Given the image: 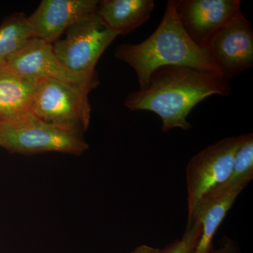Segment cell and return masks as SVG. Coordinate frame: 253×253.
<instances>
[{
	"label": "cell",
	"mask_w": 253,
	"mask_h": 253,
	"mask_svg": "<svg viewBox=\"0 0 253 253\" xmlns=\"http://www.w3.org/2000/svg\"><path fill=\"white\" fill-rule=\"evenodd\" d=\"M97 0H43L28 21L37 39L51 44L70 26L94 14Z\"/></svg>",
	"instance_id": "30bf717a"
},
{
	"label": "cell",
	"mask_w": 253,
	"mask_h": 253,
	"mask_svg": "<svg viewBox=\"0 0 253 253\" xmlns=\"http://www.w3.org/2000/svg\"><path fill=\"white\" fill-rule=\"evenodd\" d=\"M38 82L0 69V121H14L31 113Z\"/></svg>",
	"instance_id": "4fadbf2b"
},
{
	"label": "cell",
	"mask_w": 253,
	"mask_h": 253,
	"mask_svg": "<svg viewBox=\"0 0 253 253\" xmlns=\"http://www.w3.org/2000/svg\"><path fill=\"white\" fill-rule=\"evenodd\" d=\"M0 69L6 70L36 82L44 78H54L87 86L91 89L96 88L99 83L97 75L83 76L73 73L65 67L55 56L51 44L37 38L10 58Z\"/></svg>",
	"instance_id": "ba28073f"
},
{
	"label": "cell",
	"mask_w": 253,
	"mask_h": 253,
	"mask_svg": "<svg viewBox=\"0 0 253 253\" xmlns=\"http://www.w3.org/2000/svg\"><path fill=\"white\" fill-rule=\"evenodd\" d=\"M63 34L64 38L51 44L53 52L68 70L86 76L97 75L95 67L100 57L118 37L105 27L96 13L82 18Z\"/></svg>",
	"instance_id": "8992f818"
},
{
	"label": "cell",
	"mask_w": 253,
	"mask_h": 253,
	"mask_svg": "<svg viewBox=\"0 0 253 253\" xmlns=\"http://www.w3.org/2000/svg\"><path fill=\"white\" fill-rule=\"evenodd\" d=\"M207 49L229 81L252 67L253 31L241 11L214 35Z\"/></svg>",
	"instance_id": "52a82bcc"
},
{
	"label": "cell",
	"mask_w": 253,
	"mask_h": 253,
	"mask_svg": "<svg viewBox=\"0 0 253 253\" xmlns=\"http://www.w3.org/2000/svg\"><path fill=\"white\" fill-rule=\"evenodd\" d=\"M244 189L239 187L228 192L208 194L203 198L195 218L201 224V233L194 253H211L213 238L218 228Z\"/></svg>",
	"instance_id": "7c38bea8"
},
{
	"label": "cell",
	"mask_w": 253,
	"mask_h": 253,
	"mask_svg": "<svg viewBox=\"0 0 253 253\" xmlns=\"http://www.w3.org/2000/svg\"><path fill=\"white\" fill-rule=\"evenodd\" d=\"M229 81L220 73L188 66L158 68L143 89L129 93L125 106L130 111L156 113L162 121L161 131L174 128L189 130L187 117L194 107L213 95L229 96Z\"/></svg>",
	"instance_id": "6da1fadb"
},
{
	"label": "cell",
	"mask_w": 253,
	"mask_h": 253,
	"mask_svg": "<svg viewBox=\"0 0 253 253\" xmlns=\"http://www.w3.org/2000/svg\"><path fill=\"white\" fill-rule=\"evenodd\" d=\"M161 249L154 248L148 245H141L129 253H159Z\"/></svg>",
	"instance_id": "ac0fdd59"
},
{
	"label": "cell",
	"mask_w": 253,
	"mask_h": 253,
	"mask_svg": "<svg viewBox=\"0 0 253 253\" xmlns=\"http://www.w3.org/2000/svg\"><path fill=\"white\" fill-rule=\"evenodd\" d=\"M155 4L154 0H103L99 1L96 14L107 29L124 36L149 19Z\"/></svg>",
	"instance_id": "8fae6325"
},
{
	"label": "cell",
	"mask_w": 253,
	"mask_h": 253,
	"mask_svg": "<svg viewBox=\"0 0 253 253\" xmlns=\"http://www.w3.org/2000/svg\"><path fill=\"white\" fill-rule=\"evenodd\" d=\"M0 147L11 154L81 156L89 145L82 134L44 122L29 113L14 121H0Z\"/></svg>",
	"instance_id": "3957f363"
},
{
	"label": "cell",
	"mask_w": 253,
	"mask_h": 253,
	"mask_svg": "<svg viewBox=\"0 0 253 253\" xmlns=\"http://www.w3.org/2000/svg\"><path fill=\"white\" fill-rule=\"evenodd\" d=\"M201 233V224L196 219L191 224H187L181 239L168 245L164 249L161 250L159 253H194Z\"/></svg>",
	"instance_id": "2e32d148"
},
{
	"label": "cell",
	"mask_w": 253,
	"mask_h": 253,
	"mask_svg": "<svg viewBox=\"0 0 253 253\" xmlns=\"http://www.w3.org/2000/svg\"><path fill=\"white\" fill-rule=\"evenodd\" d=\"M211 253H239V249L234 241L226 239L219 249H212Z\"/></svg>",
	"instance_id": "e0dca14e"
},
{
	"label": "cell",
	"mask_w": 253,
	"mask_h": 253,
	"mask_svg": "<svg viewBox=\"0 0 253 253\" xmlns=\"http://www.w3.org/2000/svg\"><path fill=\"white\" fill-rule=\"evenodd\" d=\"M246 134L224 138L191 158L186 166L187 224L194 222L201 200L230 175L234 156Z\"/></svg>",
	"instance_id": "5b68a950"
},
{
	"label": "cell",
	"mask_w": 253,
	"mask_h": 253,
	"mask_svg": "<svg viewBox=\"0 0 253 253\" xmlns=\"http://www.w3.org/2000/svg\"><path fill=\"white\" fill-rule=\"evenodd\" d=\"M253 177V134L249 133L236 151L230 175L223 184L208 194H219L236 188H246Z\"/></svg>",
	"instance_id": "9a60e30c"
},
{
	"label": "cell",
	"mask_w": 253,
	"mask_h": 253,
	"mask_svg": "<svg viewBox=\"0 0 253 253\" xmlns=\"http://www.w3.org/2000/svg\"><path fill=\"white\" fill-rule=\"evenodd\" d=\"M91 90L54 78L42 79L37 83L31 113L44 122L82 134L90 122Z\"/></svg>",
	"instance_id": "277c9868"
},
{
	"label": "cell",
	"mask_w": 253,
	"mask_h": 253,
	"mask_svg": "<svg viewBox=\"0 0 253 253\" xmlns=\"http://www.w3.org/2000/svg\"><path fill=\"white\" fill-rule=\"evenodd\" d=\"M240 0H176L178 17L189 38L207 49L214 35L241 12Z\"/></svg>",
	"instance_id": "9c48e42d"
},
{
	"label": "cell",
	"mask_w": 253,
	"mask_h": 253,
	"mask_svg": "<svg viewBox=\"0 0 253 253\" xmlns=\"http://www.w3.org/2000/svg\"><path fill=\"white\" fill-rule=\"evenodd\" d=\"M176 6V0L167 1L162 21L147 39L116 48L115 57L134 69L139 89L144 88L153 72L163 66H188L221 74L208 49L198 46L186 33Z\"/></svg>",
	"instance_id": "7a4b0ae2"
},
{
	"label": "cell",
	"mask_w": 253,
	"mask_h": 253,
	"mask_svg": "<svg viewBox=\"0 0 253 253\" xmlns=\"http://www.w3.org/2000/svg\"><path fill=\"white\" fill-rule=\"evenodd\" d=\"M34 38L24 14H12L4 19L0 25V68Z\"/></svg>",
	"instance_id": "5bb4252c"
}]
</instances>
